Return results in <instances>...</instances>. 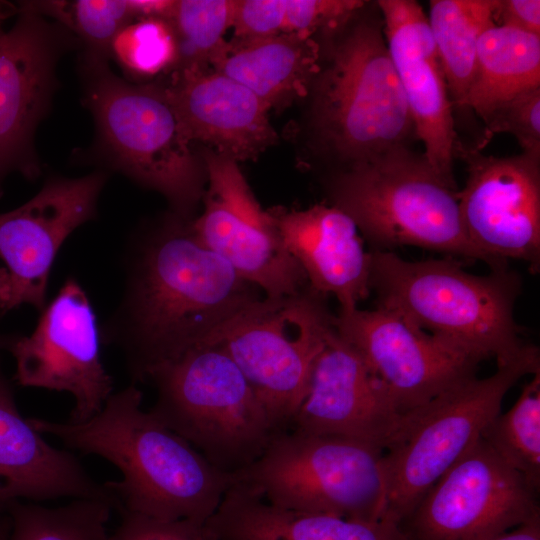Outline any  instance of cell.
<instances>
[{
  "label": "cell",
  "mask_w": 540,
  "mask_h": 540,
  "mask_svg": "<svg viewBox=\"0 0 540 540\" xmlns=\"http://www.w3.org/2000/svg\"><path fill=\"white\" fill-rule=\"evenodd\" d=\"M192 219L171 211L135 228L122 254L123 290L100 327L131 383L207 343L260 290L195 236Z\"/></svg>",
  "instance_id": "1"
},
{
  "label": "cell",
  "mask_w": 540,
  "mask_h": 540,
  "mask_svg": "<svg viewBox=\"0 0 540 540\" xmlns=\"http://www.w3.org/2000/svg\"><path fill=\"white\" fill-rule=\"evenodd\" d=\"M142 391L131 383L112 393L83 423L28 419L41 434L115 465L122 477L105 486L116 509L162 520L205 524L234 483L186 440L141 407Z\"/></svg>",
  "instance_id": "2"
},
{
  "label": "cell",
  "mask_w": 540,
  "mask_h": 540,
  "mask_svg": "<svg viewBox=\"0 0 540 540\" xmlns=\"http://www.w3.org/2000/svg\"><path fill=\"white\" fill-rule=\"evenodd\" d=\"M82 103L94 122L92 145L77 161L117 172L158 192L170 211L193 219L206 188V169L184 133L163 84L134 83L109 62L80 61Z\"/></svg>",
  "instance_id": "3"
},
{
  "label": "cell",
  "mask_w": 540,
  "mask_h": 540,
  "mask_svg": "<svg viewBox=\"0 0 540 540\" xmlns=\"http://www.w3.org/2000/svg\"><path fill=\"white\" fill-rule=\"evenodd\" d=\"M369 252L376 306L484 360L494 358L497 366L516 359L528 346L514 318L521 278L508 266L475 275L451 256L408 261L392 251Z\"/></svg>",
  "instance_id": "4"
},
{
  "label": "cell",
  "mask_w": 540,
  "mask_h": 540,
  "mask_svg": "<svg viewBox=\"0 0 540 540\" xmlns=\"http://www.w3.org/2000/svg\"><path fill=\"white\" fill-rule=\"evenodd\" d=\"M362 10L337 33L310 89L315 143L341 168L416 138L381 13Z\"/></svg>",
  "instance_id": "5"
},
{
  "label": "cell",
  "mask_w": 540,
  "mask_h": 540,
  "mask_svg": "<svg viewBox=\"0 0 540 540\" xmlns=\"http://www.w3.org/2000/svg\"><path fill=\"white\" fill-rule=\"evenodd\" d=\"M327 190L371 250L414 246L487 264L462 228L455 182L410 146L340 168Z\"/></svg>",
  "instance_id": "6"
},
{
  "label": "cell",
  "mask_w": 540,
  "mask_h": 540,
  "mask_svg": "<svg viewBox=\"0 0 540 540\" xmlns=\"http://www.w3.org/2000/svg\"><path fill=\"white\" fill-rule=\"evenodd\" d=\"M150 413L213 466L234 474L258 459L280 431L227 353L196 346L153 370Z\"/></svg>",
  "instance_id": "7"
},
{
  "label": "cell",
  "mask_w": 540,
  "mask_h": 540,
  "mask_svg": "<svg viewBox=\"0 0 540 540\" xmlns=\"http://www.w3.org/2000/svg\"><path fill=\"white\" fill-rule=\"evenodd\" d=\"M232 475L282 508L359 521L381 520L385 511V451L349 438L281 431Z\"/></svg>",
  "instance_id": "8"
},
{
  "label": "cell",
  "mask_w": 540,
  "mask_h": 540,
  "mask_svg": "<svg viewBox=\"0 0 540 540\" xmlns=\"http://www.w3.org/2000/svg\"><path fill=\"white\" fill-rule=\"evenodd\" d=\"M539 372V350L528 344L492 375L471 377L407 414L401 434L385 451L388 492L382 519L402 525L434 483L481 438L508 391L522 377Z\"/></svg>",
  "instance_id": "9"
},
{
  "label": "cell",
  "mask_w": 540,
  "mask_h": 540,
  "mask_svg": "<svg viewBox=\"0 0 540 540\" xmlns=\"http://www.w3.org/2000/svg\"><path fill=\"white\" fill-rule=\"evenodd\" d=\"M325 300L309 286L295 295L263 296L205 343L221 347L233 360L280 432L291 426L306 395L331 323Z\"/></svg>",
  "instance_id": "10"
},
{
  "label": "cell",
  "mask_w": 540,
  "mask_h": 540,
  "mask_svg": "<svg viewBox=\"0 0 540 540\" xmlns=\"http://www.w3.org/2000/svg\"><path fill=\"white\" fill-rule=\"evenodd\" d=\"M203 211L191 221L197 239L246 281L277 298L309 285L285 247L274 217L254 196L238 162L206 149Z\"/></svg>",
  "instance_id": "11"
},
{
  "label": "cell",
  "mask_w": 540,
  "mask_h": 540,
  "mask_svg": "<svg viewBox=\"0 0 540 540\" xmlns=\"http://www.w3.org/2000/svg\"><path fill=\"white\" fill-rule=\"evenodd\" d=\"M537 491L480 438L402 526L412 540H489L539 516Z\"/></svg>",
  "instance_id": "12"
},
{
  "label": "cell",
  "mask_w": 540,
  "mask_h": 540,
  "mask_svg": "<svg viewBox=\"0 0 540 540\" xmlns=\"http://www.w3.org/2000/svg\"><path fill=\"white\" fill-rule=\"evenodd\" d=\"M28 336L9 349L14 379L23 387L70 393L69 422L83 423L101 411L113 393V381L101 359V335L90 299L74 277L40 312Z\"/></svg>",
  "instance_id": "13"
},
{
  "label": "cell",
  "mask_w": 540,
  "mask_h": 540,
  "mask_svg": "<svg viewBox=\"0 0 540 540\" xmlns=\"http://www.w3.org/2000/svg\"><path fill=\"white\" fill-rule=\"evenodd\" d=\"M17 6L15 24L0 37V197L9 174L41 175L35 135L59 87V61L80 49L66 28Z\"/></svg>",
  "instance_id": "14"
},
{
  "label": "cell",
  "mask_w": 540,
  "mask_h": 540,
  "mask_svg": "<svg viewBox=\"0 0 540 540\" xmlns=\"http://www.w3.org/2000/svg\"><path fill=\"white\" fill-rule=\"evenodd\" d=\"M332 322L382 381L403 415L476 376L484 360L387 308L340 309Z\"/></svg>",
  "instance_id": "15"
},
{
  "label": "cell",
  "mask_w": 540,
  "mask_h": 540,
  "mask_svg": "<svg viewBox=\"0 0 540 540\" xmlns=\"http://www.w3.org/2000/svg\"><path fill=\"white\" fill-rule=\"evenodd\" d=\"M456 156L467 165V180L458 191L459 215L469 242L491 270L524 261L540 268V159L521 153L487 156L464 148Z\"/></svg>",
  "instance_id": "16"
},
{
  "label": "cell",
  "mask_w": 540,
  "mask_h": 540,
  "mask_svg": "<svg viewBox=\"0 0 540 540\" xmlns=\"http://www.w3.org/2000/svg\"><path fill=\"white\" fill-rule=\"evenodd\" d=\"M406 417L331 320L292 430L349 438L386 451L401 434Z\"/></svg>",
  "instance_id": "17"
},
{
  "label": "cell",
  "mask_w": 540,
  "mask_h": 540,
  "mask_svg": "<svg viewBox=\"0 0 540 540\" xmlns=\"http://www.w3.org/2000/svg\"><path fill=\"white\" fill-rule=\"evenodd\" d=\"M108 173L50 176L21 206L0 213V259L12 281V309L28 304L46 306L48 279L64 241L80 226L94 220Z\"/></svg>",
  "instance_id": "18"
},
{
  "label": "cell",
  "mask_w": 540,
  "mask_h": 540,
  "mask_svg": "<svg viewBox=\"0 0 540 540\" xmlns=\"http://www.w3.org/2000/svg\"><path fill=\"white\" fill-rule=\"evenodd\" d=\"M390 58L429 164L450 181L459 145L453 106L427 15L414 0L375 2ZM455 182V181H454Z\"/></svg>",
  "instance_id": "19"
},
{
  "label": "cell",
  "mask_w": 540,
  "mask_h": 540,
  "mask_svg": "<svg viewBox=\"0 0 540 540\" xmlns=\"http://www.w3.org/2000/svg\"><path fill=\"white\" fill-rule=\"evenodd\" d=\"M164 88L192 144L239 163L256 159L278 141L268 105L222 73H173Z\"/></svg>",
  "instance_id": "20"
},
{
  "label": "cell",
  "mask_w": 540,
  "mask_h": 540,
  "mask_svg": "<svg viewBox=\"0 0 540 540\" xmlns=\"http://www.w3.org/2000/svg\"><path fill=\"white\" fill-rule=\"evenodd\" d=\"M269 211L313 291L336 297L341 310L356 308L368 297L370 252L346 213L330 203Z\"/></svg>",
  "instance_id": "21"
},
{
  "label": "cell",
  "mask_w": 540,
  "mask_h": 540,
  "mask_svg": "<svg viewBox=\"0 0 540 540\" xmlns=\"http://www.w3.org/2000/svg\"><path fill=\"white\" fill-rule=\"evenodd\" d=\"M116 501L72 453L44 440L19 412L13 388L0 366V513L15 502L58 498Z\"/></svg>",
  "instance_id": "22"
},
{
  "label": "cell",
  "mask_w": 540,
  "mask_h": 540,
  "mask_svg": "<svg viewBox=\"0 0 540 540\" xmlns=\"http://www.w3.org/2000/svg\"><path fill=\"white\" fill-rule=\"evenodd\" d=\"M205 527L215 540H412L391 520L359 521L275 506L233 483Z\"/></svg>",
  "instance_id": "23"
},
{
  "label": "cell",
  "mask_w": 540,
  "mask_h": 540,
  "mask_svg": "<svg viewBox=\"0 0 540 540\" xmlns=\"http://www.w3.org/2000/svg\"><path fill=\"white\" fill-rule=\"evenodd\" d=\"M321 59V45L314 37L280 34L247 43L229 41L226 56L212 70L247 87L270 110H278L310 93Z\"/></svg>",
  "instance_id": "24"
},
{
  "label": "cell",
  "mask_w": 540,
  "mask_h": 540,
  "mask_svg": "<svg viewBox=\"0 0 540 540\" xmlns=\"http://www.w3.org/2000/svg\"><path fill=\"white\" fill-rule=\"evenodd\" d=\"M540 86V36L494 24L481 35L466 98L485 123L503 104Z\"/></svg>",
  "instance_id": "25"
},
{
  "label": "cell",
  "mask_w": 540,
  "mask_h": 540,
  "mask_svg": "<svg viewBox=\"0 0 540 540\" xmlns=\"http://www.w3.org/2000/svg\"><path fill=\"white\" fill-rule=\"evenodd\" d=\"M498 0H432L427 15L453 106L466 108L478 42L495 24Z\"/></svg>",
  "instance_id": "26"
},
{
  "label": "cell",
  "mask_w": 540,
  "mask_h": 540,
  "mask_svg": "<svg viewBox=\"0 0 540 540\" xmlns=\"http://www.w3.org/2000/svg\"><path fill=\"white\" fill-rule=\"evenodd\" d=\"M237 0H177L171 24L178 61L173 73L212 70L227 54L225 34L232 28ZM172 73V74H173Z\"/></svg>",
  "instance_id": "27"
},
{
  "label": "cell",
  "mask_w": 540,
  "mask_h": 540,
  "mask_svg": "<svg viewBox=\"0 0 540 540\" xmlns=\"http://www.w3.org/2000/svg\"><path fill=\"white\" fill-rule=\"evenodd\" d=\"M114 509L103 499H72L52 508L18 501L7 510L9 540H110L107 524Z\"/></svg>",
  "instance_id": "28"
},
{
  "label": "cell",
  "mask_w": 540,
  "mask_h": 540,
  "mask_svg": "<svg viewBox=\"0 0 540 540\" xmlns=\"http://www.w3.org/2000/svg\"><path fill=\"white\" fill-rule=\"evenodd\" d=\"M17 4L71 32L79 42L82 61L109 62L113 38L134 20L127 0H28Z\"/></svg>",
  "instance_id": "29"
},
{
  "label": "cell",
  "mask_w": 540,
  "mask_h": 540,
  "mask_svg": "<svg viewBox=\"0 0 540 540\" xmlns=\"http://www.w3.org/2000/svg\"><path fill=\"white\" fill-rule=\"evenodd\" d=\"M481 438L538 492L540 486V372L533 375L514 405L499 413Z\"/></svg>",
  "instance_id": "30"
},
{
  "label": "cell",
  "mask_w": 540,
  "mask_h": 540,
  "mask_svg": "<svg viewBox=\"0 0 540 540\" xmlns=\"http://www.w3.org/2000/svg\"><path fill=\"white\" fill-rule=\"evenodd\" d=\"M110 60L123 78L134 83H150L173 73L178 61V45L170 20L135 19L123 26L112 40Z\"/></svg>",
  "instance_id": "31"
},
{
  "label": "cell",
  "mask_w": 540,
  "mask_h": 540,
  "mask_svg": "<svg viewBox=\"0 0 540 540\" xmlns=\"http://www.w3.org/2000/svg\"><path fill=\"white\" fill-rule=\"evenodd\" d=\"M284 34L333 36L366 5L360 0H284Z\"/></svg>",
  "instance_id": "32"
},
{
  "label": "cell",
  "mask_w": 540,
  "mask_h": 540,
  "mask_svg": "<svg viewBox=\"0 0 540 540\" xmlns=\"http://www.w3.org/2000/svg\"><path fill=\"white\" fill-rule=\"evenodd\" d=\"M484 125L487 137L509 133L517 140L523 154L540 159V86L503 104Z\"/></svg>",
  "instance_id": "33"
},
{
  "label": "cell",
  "mask_w": 540,
  "mask_h": 540,
  "mask_svg": "<svg viewBox=\"0 0 540 540\" xmlns=\"http://www.w3.org/2000/svg\"><path fill=\"white\" fill-rule=\"evenodd\" d=\"M121 520L110 540H215L205 525L191 520H162L120 510Z\"/></svg>",
  "instance_id": "34"
},
{
  "label": "cell",
  "mask_w": 540,
  "mask_h": 540,
  "mask_svg": "<svg viewBox=\"0 0 540 540\" xmlns=\"http://www.w3.org/2000/svg\"><path fill=\"white\" fill-rule=\"evenodd\" d=\"M231 42L247 43L284 34V0H237Z\"/></svg>",
  "instance_id": "35"
},
{
  "label": "cell",
  "mask_w": 540,
  "mask_h": 540,
  "mask_svg": "<svg viewBox=\"0 0 540 540\" xmlns=\"http://www.w3.org/2000/svg\"><path fill=\"white\" fill-rule=\"evenodd\" d=\"M495 24L540 36L539 0H498Z\"/></svg>",
  "instance_id": "36"
},
{
  "label": "cell",
  "mask_w": 540,
  "mask_h": 540,
  "mask_svg": "<svg viewBox=\"0 0 540 540\" xmlns=\"http://www.w3.org/2000/svg\"><path fill=\"white\" fill-rule=\"evenodd\" d=\"M177 0H127L132 18H159L171 20Z\"/></svg>",
  "instance_id": "37"
},
{
  "label": "cell",
  "mask_w": 540,
  "mask_h": 540,
  "mask_svg": "<svg viewBox=\"0 0 540 540\" xmlns=\"http://www.w3.org/2000/svg\"><path fill=\"white\" fill-rule=\"evenodd\" d=\"M489 540H540V515Z\"/></svg>",
  "instance_id": "38"
},
{
  "label": "cell",
  "mask_w": 540,
  "mask_h": 540,
  "mask_svg": "<svg viewBox=\"0 0 540 540\" xmlns=\"http://www.w3.org/2000/svg\"><path fill=\"white\" fill-rule=\"evenodd\" d=\"M12 281L5 266L0 265V312L12 310Z\"/></svg>",
  "instance_id": "39"
},
{
  "label": "cell",
  "mask_w": 540,
  "mask_h": 540,
  "mask_svg": "<svg viewBox=\"0 0 540 540\" xmlns=\"http://www.w3.org/2000/svg\"><path fill=\"white\" fill-rule=\"evenodd\" d=\"M18 14V6L9 1L0 0V37L6 32L3 29L4 22Z\"/></svg>",
  "instance_id": "40"
},
{
  "label": "cell",
  "mask_w": 540,
  "mask_h": 540,
  "mask_svg": "<svg viewBox=\"0 0 540 540\" xmlns=\"http://www.w3.org/2000/svg\"><path fill=\"white\" fill-rule=\"evenodd\" d=\"M11 519L8 513H0V540H9Z\"/></svg>",
  "instance_id": "41"
},
{
  "label": "cell",
  "mask_w": 540,
  "mask_h": 540,
  "mask_svg": "<svg viewBox=\"0 0 540 540\" xmlns=\"http://www.w3.org/2000/svg\"><path fill=\"white\" fill-rule=\"evenodd\" d=\"M19 335L0 333V351H9L10 347Z\"/></svg>",
  "instance_id": "42"
}]
</instances>
